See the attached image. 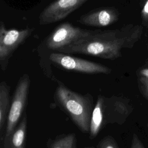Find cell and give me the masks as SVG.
<instances>
[{
    "label": "cell",
    "instance_id": "12",
    "mask_svg": "<svg viewBox=\"0 0 148 148\" xmlns=\"http://www.w3.org/2000/svg\"><path fill=\"white\" fill-rule=\"evenodd\" d=\"M27 131V117L24 113L21 120L11 135L8 148H25Z\"/></svg>",
    "mask_w": 148,
    "mask_h": 148
},
{
    "label": "cell",
    "instance_id": "8",
    "mask_svg": "<svg viewBox=\"0 0 148 148\" xmlns=\"http://www.w3.org/2000/svg\"><path fill=\"white\" fill-rule=\"evenodd\" d=\"M89 0H55L48 5L39 16L40 25L53 24L65 18Z\"/></svg>",
    "mask_w": 148,
    "mask_h": 148
},
{
    "label": "cell",
    "instance_id": "17",
    "mask_svg": "<svg viewBox=\"0 0 148 148\" xmlns=\"http://www.w3.org/2000/svg\"><path fill=\"white\" fill-rule=\"evenodd\" d=\"M131 148H145L142 142L136 134H134L132 135Z\"/></svg>",
    "mask_w": 148,
    "mask_h": 148
},
{
    "label": "cell",
    "instance_id": "9",
    "mask_svg": "<svg viewBox=\"0 0 148 148\" xmlns=\"http://www.w3.org/2000/svg\"><path fill=\"white\" fill-rule=\"evenodd\" d=\"M118 9L113 6L96 8L80 16L77 21L84 25L105 27L117 22L119 18Z\"/></svg>",
    "mask_w": 148,
    "mask_h": 148
},
{
    "label": "cell",
    "instance_id": "5",
    "mask_svg": "<svg viewBox=\"0 0 148 148\" xmlns=\"http://www.w3.org/2000/svg\"><path fill=\"white\" fill-rule=\"evenodd\" d=\"M49 59L55 65L68 71L87 74H110L112 72V69L105 65L68 54L53 52L50 54Z\"/></svg>",
    "mask_w": 148,
    "mask_h": 148
},
{
    "label": "cell",
    "instance_id": "19",
    "mask_svg": "<svg viewBox=\"0 0 148 148\" xmlns=\"http://www.w3.org/2000/svg\"><path fill=\"white\" fill-rule=\"evenodd\" d=\"M84 148H95V147H92V146H86Z\"/></svg>",
    "mask_w": 148,
    "mask_h": 148
},
{
    "label": "cell",
    "instance_id": "1",
    "mask_svg": "<svg viewBox=\"0 0 148 148\" xmlns=\"http://www.w3.org/2000/svg\"><path fill=\"white\" fill-rule=\"evenodd\" d=\"M139 28L127 25L116 29H95L90 34L60 49L56 52L82 54L114 60L121 57V49L131 48L139 36Z\"/></svg>",
    "mask_w": 148,
    "mask_h": 148
},
{
    "label": "cell",
    "instance_id": "10",
    "mask_svg": "<svg viewBox=\"0 0 148 148\" xmlns=\"http://www.w3.org/2000/svg\"><path fill=\"white\" fill-rule=\"evenodd\" d=\"M10 87L6 82L0 83V145L3 142L6 122L10 108Z\"/></svg>",
    "mask_w": 148,
    "mask_h": 148
},
{
    "label": "cell",
    "instance_id": "15",
    "mask_svg": "<svg viewBox=\"0 0 148 148\" xmlns=\"http://www.w3.org/2000/svg\"><path fill=\"white\" fill-rule=\"evenodd\" d=\"M138 84L140 93L145 98L148 100V79L138 76Z\"/></svg>",
    "mask_w": 148,
    "mask_h": 148
},
{
    "label": "cell",
    "instance_id": "13",
    "mask_svg": "<svg viewBox=\"0 0 148 148\" xmlns=\"http://www.w3.org/2000/svg\"><path fill=\"white\" fill-rule=\"evenodd\" d=\"M47 148H76V134H63L55 139H49Z\"/></svg>",
    "mask_w": 148,
    "mask_h": 148
},
{
    "label": "cell",
    "instance_id": "11",
    "mask_svg": "<svg viewBox=\"0 0 148 148\" xmlns=\"http://www.w3.org/2000/svg\"><path fill=\"white\" fill-rule=\"evenodd\" d=\"M105 97L98 95L97 102L94 107L90 121L89 138L94 139L103 127V106Z\"/></svg>",
    "mask_w": 148,
    "mask_h": 148
},
{
    "label": "cell",
    "instance_id": "20",
    "mask_svg": "<svg viewBox=\"0 0 148 148\" xmlns=\"http://www.w3.org/2000/svg\"><path fill=\"white\" fill-rule=\"evenodd\" d=\"M147 128H148V122H147Z\"/></svg>",
    "mask_w": 148,
    "mask_h": 148
},
{
    "label": "cell",
    "instance_id": "14",
    "mask_svg": "<svg viewBox=\"0 0 148 148\" xmlns=\"http://www.w3.org/2000/svg\"><path fill=\"white\" fill-rule=\"evenodd\" d=\"M97 148H119L113 136L108 135L103 137L97 145Z\"/></svg>",
    "mask_w": 148,
    "mask_h": 148
},
{
    "label": "cell",
    "instance_id": "3",
    "mask_svg": "<svg viewBox=\"0 0 148 148\" xmlns=\"http://www.w3.org/2000/svg\"><path fill=\"white\" fill-rule=\"evenodd\" d=\"M29 86V76L28 74H24L18 80L13 94L8 116L4 139L0 145L1 148H8L11 135L16 128L26 105Z\"/></svg>",
    "mask_w": 148,
    "mask_h": 148
},
{
    "label": "cell",
    "instance_id": "18",
    "mask_svg": "<svg viewBox=\"0 0 148 148\" xmlns=\"http://www.w3.org/2000/svg\"><path fill=\"white\" fill-rule=\"evenodd\" d=\"M137 75L143 76L148 79V67L142 68L140 69L137 72Z\"/></svg>",
    "mask_w": 148,
    "mask_h": 148
},
{
    "label": "cell",
    "instance_id": "4",
    "mask_svg": "<svg viewBox=\"0 0 148 148\" xmlns=\"http://www.w3.org/2000/svg\"><path fill=\"white\" fill-rule=\"evenodd\" d=\"M34 29L32 28L18 30L7 29L4 23H0V65L1 69H6L9 59L15 50L31 35Z\"/></svg>",
    "mask_w": 148,
    "mask_h": 148
},
{
    "label": "cell",
    "instance_id": "6",
    "mask_svg": "<svg viewBox=\"0 0 148 148\" xmlns=\"http://www.w3.org/2000/svg\"><path fill=\"white\" fill-rule=\"evenodd\" d=\"M91 31L73 25L71 23L64 22L58 24L49 35L45 45L47 49L56 52L60 49L88 35Z\"/></svg>",
    "mask_w": 148,
    "mask_h": 148
},
{
    "label": "cell",
    "instance_id": "16",
    "mask_svg": "<svg viewBox=\"0 0 148 148\" xmlns=\"http://www.w3.org/2000/svg\"><path fill=\"white\" fill-rule=\"evenodd\" d=\"M141 16L143 24L148 27V0H146L141 11Z\"/></svg>",
    "mask_w": 148,
    "mask_h": 148
},
{
    "label": "cell",
    "instance_id": "7",
    "mask_svg": "<svg viewBox=\"0 0 148 148\" xmlns=\"http://www.w3.org/2000/svg\"><path fill=\"white\" fill-rule=\"evenodd\" d=\"M133 107L130 100L123 97H105L103 106V125L123 124L132 113Z\"/></svg>",
    "mask_w": 148,
    "mask_h": 148
},
{
    "label": "cell",
    "instance_id": "2",
    "mask_svg": "<svg viewBox=\"0 0 148 148\" xmlns=\"http://www.w3.org/2000/svg\"><path fill=\"white\" fill-rule=\"evenodd\" d=\"M54 99L56 104L69 115L82 132L89 133L94 109L93 97L90 94L76 92L58 81Z\"/></svg>",
    "mask_w": 148,
    "mask_h": 148
}]
</instances>
